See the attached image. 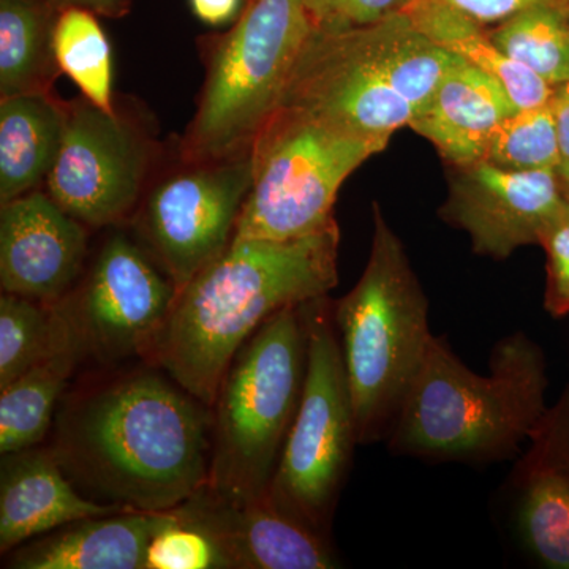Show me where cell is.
I'll return each mask as SVG.
<instances>
[{
	"mask_svg": "<svg viewBox=\"0 0 569 569\" xmlns=\"http://www.w3.org/2000/svg\"><path fill=\"white\" fill-rule=\"evenodd\" d=\"M212 421L211 407L149 366L66 392L51 451L86 497L171 511L208 485Z\"/></svg>",
	"mask_w": 569,
	"mask_h": 569,
	"instance_id": "obj_1",
	"label": "cell"
},
{
	"mask_svg": "<svg viewBox=\"0 0 569 569\" xmlns=\"http://www.w3.org/2000/svg\"><path fill=\"white\" fill-rule=\"evenodd\" d=\"M339 246L337 222L287 241L234 238L179 291L142 359L212 408L239 348L269 317L335 290Z\"/></svg>",
	"mask_w": 569,
	"mask_h": 569,
	"instance_id": "obj_2",
	"label": "cell"
},
{
	"mask_svg": "<svg viewBox=\"0 0 569 569\" xmlns=\"http://www.w3.org/2000/svg\"><path fill=\"white\" fill-rule=\"evenodd\" d=\"M479 376L432 337L391 429V449L418 458H505L548 410L545 351L523 332L503 337Z\"/></svg>",
	"mask_w": 569,
	"mask_h": 569,
	"instance_id": "obj_3",
	"label": "cell"
},
{
	"mask_svg": "<svg viewBox=\"0 0 569 569\" xmlns=\"http://www.w3.org/2000/svg\"><path fill=\"white\" fill-rule=\"evenodd\" d=\"M452 61L406 13L343 31L312 29L279 108L389 144L426 107Z\"/></svg>",
	"mask_w": 569,
	"mask_h": 569,
	"instance_id": "obj_4",
	"label": "cell"
},
{
	"mask_svg": "<svg viewBox=\"0 0 569 569\" xmlns=\"http://www.w3.org/2000/svg\"><path fill=\"white\" fill-rule=\"evenodd\" d=\"M369 260L335 302V323L353 399L359 443L391 432L432 342L429 302L406 247L373 203Z\"/></svg>",
	"mask_w": 569,
	"mask_h": 569,
	"instance_id": "obj_5",
	"label": "cell"
},
{
	"mask_svg": "<svg viewBox=\"0 0 569 569\" xmlns=\"http://www.w3.org/2000/svg\"><path fill=\"white\" fill-rule=\"evenodd\" d=\"M306 302L283 307L239 348L212 407L208 488L236 500L269 496L307 370Z\"/></svg>",
	"mask_w": 569,
	"mask_h": 569,
	"instance_id": "obj_6",
	"label": "cell"
},
{
	"mask_svg": "<svg viewBox=\"0 0 569 569\" xmlns=\"http://www.w3.org/2000/svg\"><path fill=\"white\" fill-rule=\"evenodd\" d=\"M312 29L305 0H247L233 28L209 47L197 112L181 141L183 163L252 151Z\"/></svg>",
	"mask_w": 569,
	"mask_h": 569,
	"instance_id": "obj_7",
	"label": "cell"
},
{
	"mask_svg": "<svg viewBox=\"0 0 569 569\" xmlns=\"http://www.w3.org/2000/svg\"><path fill=\"white\" fill-rule=\"evenodd\" d=\"M387 146L277 108L254 140L252 187L234 238L287 241L325 230L337 222L342 183Z\"/></svg>",
	"mask_w": 569,
	"mask_h": 569,
	"instance_id": "obj_8",
	"label": "cell"
},
{
	"mask_svg": "<svg viewBox=\"0 0 569 569\" xmlns=\"http://www.w3.org/2000/svg\"><path fill=\"white\" fill-rule=\"evenodd\" d=\"M305 310V389L269 496L284 511L326 533L359 443L358 426L335 323V302L323 296L307 301Z\"/></svg>",
	"mask_w": 569,
	"mask_h": 569,
	"instance_id": "obj_9",
	"label": "cell"
},
{
	"mask_svg": "<svg viewBox=\"0 0 569 569\" xmlns=\"http://www.w3.org/2000/svg\"><path fill=\"white\" fill-rule=\"evenodd\" d=\"M178 295L138 239L114 227L51 309L78 365L108 367L149 353Z\"/></svg>",
	"mask_w": 569,
	"mask_h": 569,
	"instance_id": "obj_10",
	"label": "cell"
},
{
	"mask_svg": "<svg viewBox=\"0 0 569 569\" xmlns=\"http://www.w3.org/2000/svg\"><path fill=\"white\" fill-rule=\"evenodd\" d=\"M142 197L134 238L179 291L234 239L253 181V152L183 163Z\"/></svg>",
	"mask_w": 569,
	"mask_h": 569,
	"instance_id": "obj_11",
	"label": "cell"
},
{
	"mask_svg": "<svg viewBox=\"0 0 569 569\" xmlns=\"http://www.w3.org/2000/svg\"><path fill=\"white\" fill-rule=\"evenodd\" d=\"M61 151L44 186L89 230L121 227L146 193L152 141L129 116L82 99L66 103Z\"/></svg>",
	"mask_w": 569,
	"mask_h": 569,
	"instance_id": "obj_12",
	"label": "cell"
},
{
	"mask_svg": "<svg viewBox=\"0 0 569 569\" xmlns=\"http://www.w3.org/2000/svg\"><path fill=\"white\" fill-rule=\"evenodd\" d=\"M449 168L448 198L438 213L470 236L475 253L492 260L538 246L567 200L557 170L509 171L486 160Z\"/></svg>",
	"mask_w": 569,
	"mask_h": 569,
	"instance_id": "obj_13",
	"label": "cell"
},
{
	"mask_svg": "<svg viewBox=\"0 0 569 569\" xmlns=\"http://www.w3.org/2000/svg\"><path fill=\"white\" fill-rule=\"evenodd\" d=\"M171 511L211 538L230 569L339 567L328 535L284 511L271 496L236 500L204 486Z\"/></svg>",
	"mask_w": 569,
	"mask_h": 569,
	"instance_id": "obj_14",
	"label": "cell"
},
{
	"mask_svg": "<svg viewBox=\"0 0 569 569\" xmlns=\"http://www.w3.org/2000/svg\"><path fill=\"white\" fill-rule=\"evenodd\" d=\"M0 284L3 293L54 306L89 260V228L36 189L0 204Z\"/></svg>",
	"mask_w": 569,
	"mask_h": 569,
	"instance_id": "obj_15",
	"label": "cell"
},
{
	"mask_svg": "<svg viewBox=\"0 0 569 569\" xmlns=\"http://www.w3.org/2000/svg\"><path fill=\"white\" fill-rule=\"evenodd\" d=\"M529 443L515 471L518 531L542 567L569 569V383Z\"/></svg>",
	"mask_w": 569,
	"mask_h": 569,
	"instance_id": "obj_16",
	"label": "cell"
},
{
	"mask_svg": "<svg viewBox=\"0 0 569 569\" xmlns=\"http://www.w3.org/2000/svg\"><path fill=\"white\" fill-rule=\"evenodd\" d=\"M77 488L51 448L2 456L0 468V552L50 533L74 520L122 511Z\"/></svg>",
	"mask_w": 569,
	"mask_h": 569,
	"instance_id": "obj_17",
	"label": "cell"
},
{
	"mask_svg": "<svg viewBox=\"0 0 569 569\" xmlns=\"http://www.w3.org/2000/svg\"><path fill=\"white\" fill-rule=\"evenodd\" d=\"M173 511L122 509L41 535L7 553L13 569H144L152 538L173 522Z\"/></svg>",
	"mask_w": 569,
	"mask_h": 569,
	"instance_id": "obj_18",
	"label": "cell"
},
{
	"mask_svg": "<svg viewBox=\"0 0 569 569\" xmlns=\"http://www.w3.org/2000/svg\"><path fill=\"white\" fill-rule=\"evenodd\" d=\"M516 110L500 82L455 56L408 129L432 142L449 167H459L485 159L493 130Z\"/></svg>",
	"mask_w": 569,
	"mask_h": 569,
	"instance_id": "obj_19",
	"label": "cell"
},
{
	"mask_svg": "<svg viewBox=\"0 0 569 569\" xmlns=\"http://www.w3.org/2000/svg\"><path fill=\"white\" fill-rule=\"evenodd\" d=\"M66 103L52 91L0 99V204L40 189L61 151Z\"/></svg>",
	"mask_w": 569,
	"mask_h": 569,
	"instance_id": "obj_20",
	"label": "cell"
},
{
	"mask_svg": "<svg viewBox=\"0 0 569 569\" xmlns=\"http://www.w3.org/2000/svg\"><path fill=\"white\" fill-rule=\"evenodd\" d=\"M403 13L438 48L500 82L518 110L541 107L552 99V86L512 61L493 41L489 26L443 0H411Z\"/></svg>",
	"mask_w": 569,
	"mask_h": 569,
	"instance_id": "obj_21",
	"label": "cell"
},
{
	"mask_svg": "<svg viewBox=\"0 0 569 569\" xmlns=\"http://www.w3.org/2000/svg\"><path fill=\"white\" fill-rule=\"evenodd\" d=\"M56 18L50 0H0V99L52 91Z\"/></svg>",
	"mask_w": 569,
	"mask_h": 569,
	"instance_id": "obj_22",
	"label": "cell"
},
{
	"mask_svg": "<svg viewBox=\"0 0 569 569\" xmlns=\"http://www.w3.org/2000/svg\"><path fill=\"white\" fill-rule=\"evenodd\" d=\"M77 367L80 365L74 355L69 348H62L0 389L2 456L39 447L47 438Z\"/></svg>",
	"mask_w": 569,
	"mask_h": 569,
	"instance_id": "obj_23",
	"label": "cell"
},
{
	"mask_svg": "<svg viewBox=\"0 0 569 569\" xmlns=\"http://www.w3.org/2000/svg\"><path fill=\"white\" fill-rule=\"evenodd\" d=\"M52 48L59 70L82 97L104 111H114L111 44L97 14L80 7L59 11Z\"/></svg>",
	"mask_w": 569,
	"mask_h": 569,
	"instance_id": "obj_24",
	"label": "cell"
},
{
	"mask_svg": "<svg viewBox=\"0 0 569 569\" xmlns=\"http://www.w3.org/2000/svg\"><path fill=\"white\" fill-rule=\"evenodd\" d=\"M490 36L512 61L552 88L569 81V21L560 6L519 11L493 26Z\"/></svg>",
	"mask_w": 569,
	"mask_h": 569,
	"instance_id": "obj_25",
	"label": "cell"
},
{
	"mask_svg": "<svg viewBox=\"0 0 569 569\" xmlns=\"http://www.w3.org/2000/svg\"><path fill=\"white\" fill-rule=\"evenodd\" d=\"M67 348L51 306L22 296L0 298V389Z\"/></svg>",
	"mask_w": 569,
	"mask_h": 569,
	"instance_id": "obj_26",
	"label": "cell"
},
{
	"mask_svg": "<svg viewBox=\"0 0 569 569\" xmlns=\"http://www.w3.org/2000/svg\"><path fill=\"white\" fill-rule=\"evenodd\" d=\"M482 160L509 171H559V137L550 102L516 110L498 123Z\"/></svg>",
	"mask_w": 569,
	"mask_h": 569,
	"instance_id": "obj_27",
	"label": "cell"
},
{
	"mask_svg": "<svg viewBox=\"0 0 569 569\" xmlns=\"http://www.w3.org/2000/svg\"><path fill=\"white\" fill-rule=\"evenodd\" d=\"M144 569H230V563L211 538L174 515L149 542Z\"/></svg>",
	"mask_w": 569,
	"mask_h": 569,
	"instance_id": "obj_28",
	"label": "cell"
},
{
	"mask_svg": "<svg viewBox=\"0 0 569 569\" xmlns=\"http://www.w3.org/2000/svg\"><path fill=\"white\" fill-rule=\"evenodd\" d=\"M546 252L545 309L550 317L569 316V200L539 238Z\"/></svg>",
	"mask_w": 569,
	"mask_h": 569,
	"instance_id": "obj_29",
	"label": "cell"
},
{
	"mask_svg": "<svg viewBox=\"0 0 569 569\" xmlns=\"http://www.w3.org/2000/svg\"><path fill=\"white\" fill-rule=\"evenodd\" d=\"M411 0H305L312 28L343 31L403 13Z\"/></svg>",
	"mask_w": 569,
	"mask_h": 569,
	"instance_id": "obj_30",
	"label": "cell"
},
{
	"mask_svg": "<svg viewBox=\"0 0 569 569\" xmlns=\"http://www.w3.org/2000/svg\"><path fill=\"white\" fill-rule=\"evenodd\" d=\"M443 2L490 28L530 7L560 6L561 0H443Z\"/></svg>",
	"mask_w": 569,
	"mask_h": 569,
	"instance_id": "obj_31",
	"label": "cell"
},
{
	"mask_svg": "<svg viewBox=\"0 0 569 569\" xmlns=\"http://www.w3.org/2000/svg\"><path fill=\"white\" fill-rule=\"evenodd\" d=\"M550 108H552L557 137H559V174L561 181H565L569 179V81L553 88Z\"/></svg>",
	"mask_w": 569,
	"mask_h": 569,
	"instance_id": "obj_32",
	"label": "cell"
},
{
	"mask_svg": "<svg viewBox=\"0 0 569 569\" xmlns=\"http://www.w3.org/2000/svg\"><path fill=\"white\" fill-rule=\"evenodd\" d=\"M189 2L194 17L213 28L236 20L242 10L241 0H189Z\"/></svg>",
	"mask_w": 569,
	"mask_h": 569,
	"instance_id": "obj_33",
	"label": "cell"
},
{
	"mask_svg": "<svg viewBox=\"0 0 569 569\" xmlns=\"http://www.w3.org/2000/svg\"><path fill=\"white\" fill-rule=\"evenodd\" d=\"M133 0H50L56 13L69 7H80L107 18H122L129 13Z\"/></svg>",
	"mask_w": 569,
	"mask_h": 569,
	"instance_id": "obj_34",
	"label": "cell"
},
{
	"mask_svg": "<svg viewBox=\"0 0 569 569\" xmlns=\"http://www.w3.org/2000/svg\"><path fill=\"white\" fill-rule=\"evenodd\" d=\"M560 7H561V9H563L565 14H567V18L569 21V0H561Z\"/></svg>",
	"mask_w": 569,
	"mask_h": 569,
	"instance_id": "obj_35",
	"label": "cell"
},
{
	"mask_svg": "<svg viewBox=\"0 0 569 569\" xmlns=\"http://www.w3.org/2000/svg\"><path fill=\"white\" fill-rule=\"evenodd\" d=\"M561 186H563L565 197H567L569 200V179H565V181H561Z\"/></svg>",
	"mask_w": 569,
	"mask_h": 569,
	"instance_id": "obj_36",
	"label": "cell"
}]
</instances>
